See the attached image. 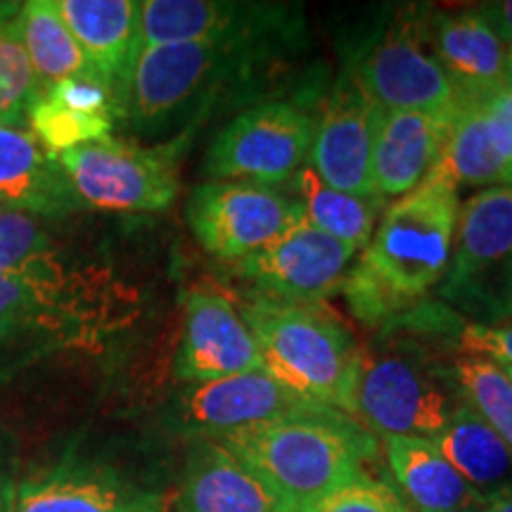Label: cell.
<instances>
[{
	"label": "cell",
	"instance_id": "cell-1",
	"mask_svg": "<svg viewBox=\"0 0 512 512\" xmlns=\"http://www.w3.org/2000/svg\"><path fill=\"white\" fill-rule=\"evenodd\" d=\"M136 313V292L107 268L69 259L0 273V382L50 358L98 354Z\"/></svg>",
	"mask_w": 512,
	"mask_h": 512
},
{
	"label": "cell",
	"instance_id": "cell-2",
	"mask_svg": "<svg viewBox=\"0 0 512 512\" xmlns=\"http://www.w3.org/2000/svg\"><path fill=\"white\" fill-rule=\"evenodd\" d=\"M292 512L366 475L375 441L347 415L325 408L216 439Z\"/></svg>",
	"mask_w": 512,
	"mask_h": 512
},
{
	"label": "cell",
	"instance_id": "cell-3",
	"mask_svg": "<svg viewBox=\"0 0 512 512\" xmlns=\"http://www.w3.org/2000/svg\"><path fill=\"white\" fill-rule=\"evenodd\" d=\"M240 313L259 344L268 375L306 399L351 415L361 351L337 318L309 304L261 294Z\"/></svg>",
	"mask_w": 512,
	"mask_h": 512
},
{
	"label": "cell",
	"instance_id": "cell-4",
	"mask_svg": "<svg viewBox=\"0 0 512 512\" xmlns=\"http://www.w3.org/2000/svg\"><path fill=\"white\" fill-rule=\"evenodd\" d=\"M458 211V185L432 169L387 209L361 261L399 297H422L451 264Z\"/></svg>",
	"mask_w": 512,
	"mask_h": 512
},
{
	"label": "cell",
	"instance_id": "cell-5",
	"mask_svg": "<svg viewBox=\"0 0 512 512\" xmlns=\"http://www.w3.org/2000/svg\"><path fill=\"white\" fill-rule=\"evenodd\" d=\"M256 38L176 43L140 50L128 86L126 117L143 136H159L207 105L216 88L252 62Z\"/></svg>",
	"mask_w": 512,
	"mask_h": 512
},
{
	"label": "cell",
	"instance_id": "cell-6",
	"mask_svg": "<svg viewBox=\"0 0 512 512\" xmlns=\"http://www.w3.org/2000/svg\"><path fill=\"white\" fill-rule=\"evenodd\" d=\"M451 268L439 297L475 325L512 318V188L498 185L472 195L458 211Z\"/></svg>",
	"mask_w": 512,
	"mask_h": 512
},
{
	"label": "cell",
	"instance_id": "cell-7",
	"mask_svg": "<svg viewBox=\"0 0 512 512\" xmlns=\"http://www.w3.org/2000/svg\"><path fill=\"white\" fill-rule=\"evenodd\" d=\"M185 147L188 133L159 145L102 138L55 157L81 204L107 211H162L178 195Z\"/></svg>",
	"mask_w": 512,
	"mask_h": 512
},
{
	"label": "cell",
	"instance_id": "cell-8",
	"mask_svg": "<svg viewBox=\"0 0 512 512\" xmlns=\"http://www.w3.org/2000/svg\"><path fill=\"white\" fill-rule=\"evenodd\" d=\"M441 373L418 351L377 349L361 354L351 415L382 437L434 439L456 403Z\"/></svg>",
	"mask_w": 512,
	"mask_h": 512
},
{
	"label": "cell",
	"instance_id": "cell-9",
	"mask_svg": "<svg viewBox=\"0 0 512 512\" xmlns=\"http://www.w3.org/2000/svg\"><path fill=\"white\" fill-rule=\"evenodd\" d=\"M316 117L292 102H266L242 112L211 140L204 174L211 181L275 185L290 181L311 155Z\"/></svg>",
	"mask_w": 512,
	"mask_h": 512
},
{
	"label": "cell",
	"instance_id": "cell-10",
	"mask_svg": "<svg viewBox=\"0 0 512 512\" xmlns=\"http://www.w3.org/2000/svg\"><path fill=\"white\" fill-rule=\"evenodd\" d=\"M185 216L211 256L242 261L302 221L304 209L271 185L207 181L190 192Z\"/></svg>",
	"mask_w": 512,
	"mask_h": 512
},
{
	"label": "cell",
	"instance_id": "cell-11",
	"mask_svg": "<svg viewBox=\"0 0 512 512\" xmlns=\"http://www.w3.org/2000/svg\"><path fill=\"white\" fill-rule=\"evenodd\" d=\"M425 43V31L411 24L389 29L363 53L349 79L380 112L448 114L458 88Z\"/></svg>",
	"mask_w": 512,
	"mask_h": 512
},
{
	"label": "cell",
	"instance_id": "cell-12",
	"mask_svg": "<svg viewBox=\"0 0 512 512\" xmlns=\"http://www.w3.org/2000/svg\"><path fill=\"white\" fill-rule=\"evenodd\" d=\"M358 252L302 219L273 242L238 261L242 278L259 287L261 297L290 304H311L330 297L347 278Z\"/></svg>",
	"mask_w": 512,
	"mask_h": 512
},
{
	"label": "cell",
	"instance_id": "cell-13",
	"mask_svg": "<svg viewBox=\"0 0 512 512\" xmlns=\"http://www.w3.org/2000/svg\"><path fill=\"white\" fill-rule=\"evenodd\" d=\"M325 408L330 406L292 392L266 370H259L190 384L178 399L176 420L195 439H219L247 427L320 413Z\"/></svg>",
	"mask_w": 512,
	"mask_h": 512
},
{
	"label": "cell",
	"instance_id": "cell-14",
	"mask_svg": "<svg viewBox=\"0 0 512 512\" xmlns=\"http://www.w3.org/2000/svg\"><path fill=\"white\" fill-rule=\"evenodd\" d=\"M434 169L456 185L512 188V86L458 93Z\"/></svg>",
	"mask_w": 512,
	"mask_h": 512
},
{
	"label": "cell",
	"instance_id": "cell-15",
	"mask_svg": "<svg viewBox=\"0 0 512 512\" xmlns=\"http://www.w3.org/2000/svg\"><path fill=\"white\" fill-rule=\"evenodd\" d=\"M174 368L178 380L190 384L266 370L242 313L228 297L209 290H192L185 299L183 337Z\"/></svg>",
	"mask_w": 512,
	"mask_h": 512
},
{
	"label": "cell",
	"instance_id": "cell-16",
	"mask_svg": "<svg viewBox=\"0 0 512 512\" xmlns=\"http://www.w3.org/2000/svg\"><path fill=\"white\" fill-rule=\"evenodd\" d=\"M377 112L351 79L335 86L316 119L311 145V169L320 181L358 197H377L373 188Z\"/></svg>",
	"mask_w": 512,
	"mask_h": 512
},
{
	"label": "cell",
	"instance_id": "cell-17",
	"mask_svg": "<svg viewBox=\"0 0 512 512\" xmlns=\"http://www.w3.org/2000/svg\"><path fill=\"white\" fill-rule=\"evenodd\" d=\"M15 512H164V503L110 470L60 463L17 484Z\"/></svg>",
	"mask_w": 512,
	"mask_h": 512
},
{
	"label": "cell",
	"instance_id": "cell-18",
	"mask_svg": "<svg viewBox=\"0 0 512 512\" xmlns=\"http://www.w3.org/2000/svg\"><path fill=\"white\" fill-rule=\"evenodd\" d=\"M57 10L95 74H100L102 81L112 88L126 114L128 86L140 53V3L138 0H57Z\"/></svg>",
	"mask_w": 512,
	"mask_h": 512
},
{
	"label": "cell",
	"instance_id": "cell-19",
	"mask_svg": "<svg viewBox=\"0 0 512 512\" xmlns=\"http://www.w3.org/2000/svg\"><path fill=\"white\" fill-rule=\"evenodd\" d=\"M275 8L219 0H145L140 3V50L176 43L259 38L271 31Z\"/></svg>",
	"mask_w": 512,
	"mask_h": 512
},
{
	"label": "cell",
	"instance_id": "cell-20",
	"mask_svg": "<svg viewBox=\"0 0 512 512\" xmlns=\"http://www.w3.org/2000/svg\"><path fill=\"white\" fill-rule=\"evenodd\" d=\"M176 512H292L216 439L192 441Z\"/></svg>",
	"mask_w": 512,
	"mask_h": 512
},
{
	"label": "cell",
	"instance_id": "cell-21",
	"mask_svg": "<svg viewBox=\"0 0 512 512\" xmlns=\"http://www.w3.org/2000/svg\"><path fill=\"white\" fill-rule=\"evenodd\" d=\"M0 204L46 221L64 219L83 204L55 155L29 128L0 124Z\"/></svg>",
	"mask_w": 512,
	"mask_h": 512
},
{
	"label": "cell",
	"instance_id": "cell-22",
	"mask_svg": "<svg viewBox=\"0 0 512 512\" xmlns=\"http://www.w3.org/2000/svg\"><path fill=\"white\" fill-rule=\"evenodd\" d=\"M451 112H377L373 136L377 197H403L425 181L439 162Z\"/></svg>",
	"mask_w": 512,
	"mask_h": 512
},
{
	"label": "cell",
	"instance_id": "cell-23",
	"mask_svg": "<svg viewBox=\"0 0 512 512\" xmlns=\"http://www.w3.org/2000/svg\"><path fill=\"white\" fill-rule=\"evenodd\" d=\"M427 41L458 93L512 86L508 50L479 10L444 12L427 29Z\"/></svg>",
	"mask_w": 512,
	"mask_h": 512
},
{
	"label": "cell",
	"instance_id": "cell-24",
	"mask_svg": "<svg viewBox=\"0 0 512 512\" xmlns=\"http://www.w3.org/2000/svg\"><path fill=\"white\" fill-rule=\"evenodd\" d=\"M389 470L408 501L422 512L484 510L479 496L425 437H382Z\"/></svg>",
	"mask_w": 512,
	"mask_h": 512
},
{
	"label": "cell",
	"instance_id": "cell-25",
	"mask_svg": "<svg viewBox=\"0 0 512 512\" xmlns=\"http://www.w3.org/2000/svg\"><path fill=\"white\" fill-rule=\"evenodd\" d=\"M432 441L479 496L512 491V448L467 403H456Z\"/></svg>",
	"mask_w": 512,
	"mask_h": 512
},
{
	"label": "cell",
	"instance_id": "cell-26",
	"mask_svg": "<svg viewBox=\"0 0 512 512\" xmlns=\"http://www.w3.org/2000/svg\"><path fill=\"white\" fill-rule=\"evenodd\" d=\"M22 38L38 93L69 76L95 72L57 10V0H27L22 8Z\"/></svg>",
	"mask_w": 512,
	"mask_h": 512
},
{
	"label": "cell",
	"instance_id": "cell-27",
	"mask_svg": "<svg viewBox=\"0 0 512 512\" xmlns=\"http://www.w3.org/2000/svg\"><path fill=\"white\" fill-rule=\"evenodd\" d=\"M294 181L299 190L297 202L302 204L304 219L313 228L356 249L368 247L377 219V197H358L330 188L328 183L320 181L311 166H304Z\"/></svg>",
	"mask_w": 512,
	"mask_h": 512
},
{
	"label": "cell",
	"instance_id": "cell-28",
	"mask_svg": "<svg viewBox=\"0 0 512 512\" xmlns=\"http://www.w3.org/2000/svg\"><path fill=\"white\" fill-rule=\"evenodd\" d=\"M22 8L17 0H0V124L27 128L38 88L24 50Z\"/></svg>",
	"mask_w": 512,
	"mask_h": 512
},
{
	"label": "cell",
	"instance_id": "cell-29",
	"mask_svg": "<svg viewBox=\"0 0 512 512\" xmlns=\"http://www.w3.org/2000/svg\"><path fill=\"white\" fill-rule=\"evenodd\" d=\"M448 373L463 403L512 448V380L505 370L486 356L460 354Z\"/></svg>",
	"mask_w": 512,
	"mask_h": 512
},
{
	"label": "cell",
	"instance_id": "cell-30",
	"mask_svg": "<svg viewBox=\"0 0 512 512\" xmlns=\"http://www.w3.org/2000/svg\"><path fill=\"white\" fill-rule=\"evenodd\" d=\"M69 261L41 216L0 204V273H29Z\"/></svg>",
	"mask_w": 512,
	"mask_h": 512
},
{
	"label": "cell",
	"instance_id": "cell-31",
	"mask_svg": "<svg viewBox=\"0 0 512 512\" xmlns=\"http://www.w3.org/2000/svg\"><path fill=\"white\" fill-rule=\"evenodd\" d=\"M297 512H411L389 484L363 475Z\"/></svg>",
	"mask_w": 512,
	"mask_h": 512
},
{
	"label": "cell",
	"instance_id": "cell-32",
	"mask_svg": "<svg viewBox=\"0 0 512 512\" xmlns=\"http://www.w3.org/2000/svg\"><path fill=\"white\" fill-rule=\"evenodd\" d=\"M344 290H347V299L358 316L368 323H380L387 316H396V313L406 309L411 299H403L399 294L389 290L370 268L358 261V266L344 278Z\"/></svg>",
	"mask_w": 512,
	"mask_h": 512
},
{
	"label": "cell",
	"instance_id": "cell-33",
	"mask_svg": "<svg viewBox=\"0 0 512 512\" xmlns=\"http://www.w3.org/2000/svg\"><path fill=\"white\" fill-rule=\"evenodd\" d=\"M463 354H477L496 361L498 366H512V323L503 325H465L460 330Z\"/></svg>",
	"mask_w": 512,
	"mask_h": 512
},
{
	"label": "cell",
	"instance_id": "cell-34",
	"mask_svg": "<svg viewBox=\"0 0 512 512\" xmlns=\"http://www.w3.org/2000/svg\"><path fill=\"white\" fill-rule=\"evenodd\" d=\"M486 22L491 24L494 34L501 38L505 50H512V0H496V3H484L477 8Z\"/></svg>",
	"mask_w": 512,
	"mask_h": 512
},
{
	"label": "cell",
	"instance_id": "cell-35",
	"mask_svg": "<svg viewBox=\"0 0 512 512\" xmlns=\"http://www.w3.org/2000/svg\"><path fill=\"white\" fill-rule=\"evenodd\" d=\"M17 482L12 477V467L5 456V448L0 446V512H15Z\"/></svg>",
	"mask_w": 512,
	"mask_h": 512
},
{
	"label": "cell",
	"instance_id": "cell-36",
	"mask_svg": "<svg viewBox=\"0 0 512 512\" xmlns=\"http://www.w3.org/2000/svg\"><path fill=\"white\" fill-rule=\"evenodd\" d=\"M482 512H512V491H503V494L484 498Z\"/></svg>",
	"mask_w": 512,
	"mask_h": 512
},
{
	"label": "cell",
	"instance_id": "cell-37",
	"mask_svg": "<svg viewBox=\"0 0 512 512\" xmlns=\"http://www.w3.org/2000/svg\"><path fill=\"white\" fill-rule=\"evenodd\" d=\"M508 72H510V79H512V50L508 53Z\"/></svg>",
	"mask_w": 512,
	"mask_h": 512
},
{
	"label": "cell",
	"instance_id": "cell-38",
	"mask_svg": "<svg viewBox=\"0 0 512 512\" xmlns=\"http://www.w3.org/2000/svg\"><path fill=\"white\" fill-rule=\"evenodd\" d=\"M503 370H505V375H508L510 377V380H512V366H501Z\"/></svg>",
	"mask_w": 512,
	"mask_h": 512
},
{
	"label": "cell",
	"instance_id": "cell-39",
	"mask_svg": "<svg viewBox=\"0 0 512 512\" xmlns=\"http://www.w3.org/2000/svg\"><path fill=\"white\" fill-rule=\"evenodd\" d=\"M451 512H482V510H451Z\"/></svg>",
	"mask_w": 512,
	"mask_h": 512
}]
</instances>
